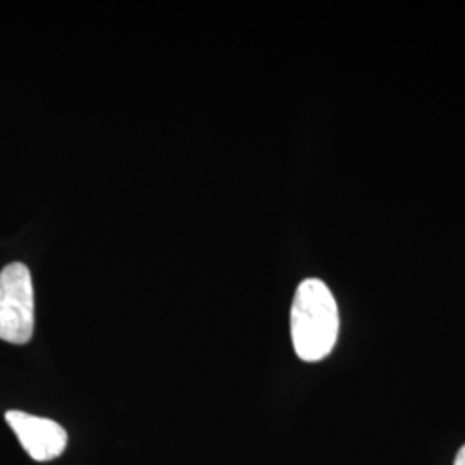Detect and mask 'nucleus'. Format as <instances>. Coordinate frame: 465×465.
Segmentation results:
<instances>
[{
	"label": "nucleus",
	"instance_id": "nucleus-3",
	"mask_svg": "<svg viewBox=\"0 0 465 465\" xmlns=\"http://www.w3.org/2000/svg\"><path fill=\"white\" fill-rule=\"evenodd\" d=\"M5 420L16 434L17 441L36 462H50L64 453L67 432L55 420L21 411L5 412Z\"/></svg>",
	"mask_w": 465,
	"mask_h": 465
},
{
	"label": "nucleus",
	"instance_id": "nucleus-4",
	"mask_svg": "<svg viewBox=\"0 0 465 465\" xmlns=\"http://www.w3.org/2000/svg\"><path fill=\"white\" fill-rule=\"evenodd\" d=\"M455 465H465V445L460 449V451L457 453V459H455Z\"/></svg>",
	"mask_w": 465,
	"mask_h": 465
},
{
	"label": "nucleus",
	"instance_id": "nucleus-1",
	"mask_svg": "<svg viewBox=\"0 0 465 465\" xmlns=\"http://www.w3.org/2000/svg\"><path fill=\"white\" fill-rule=\"evenodd\" d=\"M290 322L293 349L303 362H319L331 353L340 331V316L326 282L316 278L300 282Z\"/></svg>",
	"mask_w": 465,
	"mask_h": 465
},
{
	"label": "nucleus",
	"instance_id": "nucleus-2",
	"mask_svg": "<svg viewBox=\"0 0 465 465\" xmlns=\"http://www.w3.org/2000/svg\"><path fill=\"white\" fill-rule=\"evenodd\" d=\"M35 331V293L30 269L13 262L0 271V340L25 345Z\"/></svg>",
	"mask_w": 465,
	"mask_h": 465
}]
</instances>
